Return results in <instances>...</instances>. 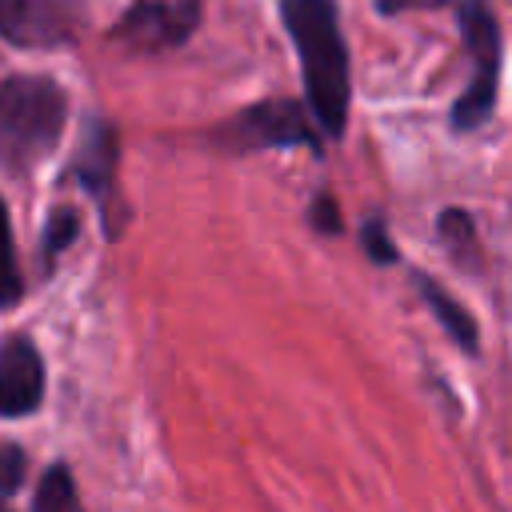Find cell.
I'll return each mask as SVG.
<instances>
[{
    "mask_svg": "<svg viewBox=\"0 0 512 512\" xmlns=\"http://www.w3.org/2000/svg\"><path fill=\"white\" fill-rule=\"evenodd\" d=\"M220 140L228 148H312L320 152V128L296 100H264L244 108Z\"/></svg>",
    "mask_w": 512,
    "mask_h": 512,
    "instance_id": "277c9868",
    "label": "cell"
},
{
    "mask_svg": "<svg viewBox=\"0 0 512 512\" xmlns=\"http://www.w3.org/2000/svg\"><path fill=\"white\" fill-rule=\"evenodd\" d=\"M24 292V280H20V264H16V244H12V220H8V208L0 200V308H12Z\"/></svg>",
    "mask_w": 512,
    "mask_h": 512,
    "instance_id": "7c38bea8",
    "label": "cell"
},
{
    "mask_svg": "<svg viewBox=\"0 0 512 512\" xmlns=\"http://www.w3.org/2000/svg\"><path fill=\"white\" fill-rule=\"evenodd\" d=\"M360 244H364V252H368L372 264H396V260H400L384 216H368V220L360 224Z\"/></svg>",
    "mask_w": 512,
    "mask_h": 512,
    "instance_id": "4fadbf2b",
    "label": "cell"
},
{
    "mask_svg": "<svg viewBox=\"0 0 512 512\" xmlns=\"http://www.w3.org/2000/svg\"><path fill=\"white\" fill-rule=\"evenodd\" d=\"M436 232H440L444 248L452 252V260H460V264H468V268L480 264V236H476V220H472L468 208H456V204L444 208V212L436 216Z\"/></svg>",
    "mask_w": 512,
    "mask_h": 512,
    "instance_id": "30bf717a",
    "label": "cell"
},
{
    "mask_svg": "<svg viewBox=\"0 0 512 512\" xmlns=\"http://www.w3.org/2000/svg\"><path fill=\"white\" fill-rule=\"evenodd\" d=\"M80 0H0V36L16 48H60L76 40Z\"/></svg>",
    "mask_w": 512,
    "mask_h": 512,
    "instance_id": "8992f818",
    "label": "cell"
},
{
    "mask_svg": "<svg viewBox=\"0 0 512 512\" xmlns=\"http://www.w3.org/2000/svg\"><path fill=\"white\" fill-rule=\"evenodd\" d=\"M116 164H120V136H116V128L104 124V120H92L84 128V140H80L72 164H68V176L88 196H96V208L104 212L108 236L120 232V216H124L120 196H116Z\"/></svg>",
    "mask_w": 512,
    "mask_h": 512,
    "instance_id": "5b68a950",
    "label": "cell"
},
{
    "mask_svg": "<svg viewBox=\"0 0 512 512\" xmlns=\"http://www.w3.org/2000/svg\"><path fill=\"white\" fill-rule=\"evenodd\" d=\"M44 400V356L28 336L0 344V416H28Z\"/></svg>",
    "mask_w": 512,
    "mask_h": 512,
    "instance_id": "ba28073f",
    "label": "cell"
},
{
    "mask_svg": "<svg viewBox=\"0 0 512 512\" xmlns=\"http://www.w3.org/2000/svg\"><path fill=\"white\" fill-rule=\"evenodd\" d=\"M460 36L472 60V76L452 104V128L472 132L488 124L496 108V88H500V24L488 0H460Z\"/></svg>",
    "mask_w": 512,
    "mask_h": 512,
    "instance_id": "3957f363",
    "label": "cell"
},
{
    "mask_svg": "<svg viewBox=\"0 0 512 512\" xmlns=\"http://www.w3.org/2000/svg\"><path fill=\"white\" fill-rule=\"evenodd\" d=\"M416 288H420L428 312L440 320V328L456 340V348H464L468 356H476V352H480V324H476V316H472L452 292H444L428 272H416Z\"/></svg>",
    "mask_w": 512,
    "mask_h": 512,
    "instance_id": "9c48e42d",
    "label": "cell"
},
{
    "mask_svg": "<svg viewBox=\"0 0 512 512\" xmlns=\"http://www.w3.org/2000/svg\"><path fill=\"white\" fill-rule=\"evenodd\" d=\"M0 512H8V508H4V504H0Z\"/></svg>",
    "mask_w": 512,
    "mask_h": 512,
    "instance_id": "ac0fdd59",
    "label": "cell"
},
{
    "mask_svg": "<svg viewBox=\"0 0 512 512\" xmlns=\"http://www.w3.org/2000/svg\"><path fill=\"white\" fill-rule=\"evenodd\" d=\"M448 0H376L380 16H400V12H428V8H444Z\"/></svg>",
    "mask_w": 512,
    "mask_h": 512,
    "instance_id": "e0dca14e",
    "label": "cell"
},
{
    "mask_svg": "<svg viewBox=\"0 0 512 512\" xmlns=\"http://www.w3.org/2000/svg\"><path fill=\"white\" fill-rule=\"evenodd\" d=\"M196 20L200 0H136L112 28V40H120L132 52H164L184 44Z\"/></svg>",
    "mask_w": 512,
    "mask_h": 512,
    "instance_id": "52a82bcc",
    "label": "cell"
},
{
    "mask_svg": "<svg viewBox=\"0 0 512 512\" xmlns=\"http://www.w3.org/2000/svg\"><path fill=\"white\" fill-rule=\"evenodd\" d=\"M308 220H312V228H316V232H324V236H336V232L344 228V220H340V208H336V200H332L328 192H320V196L312 200V208H308Z\"/></svg>",
    "mask_w": 512,
    "mask_h": 512,
    "instance_id": "2e32d148",
    "label": "cell"
},
{
    "mask_svg": "<svg viewBox=\"0 0 512 512\" xmlns=\"http://www.w3.org/2000/svg\"><path fill=\"white\" fill-rule=\"evenodd\" d=\"M280 16L300 52L308 112L324 136L340 140L352 108V68L336 0H280Z\"/></svg>",
    "mask_w": 512,
    "mask_h": 512,
    "instance_id": "6da1fadb",
    "label": "cell"
},
{
    "mask_svg": "<svg viewBox=\"0 0 512 512\" xmlns=\"http://www.w3.org/2000/svg\"><path fill=\"white\" fill-rule=\"evenodd\" d=\"M68 96L52 76L16 72L0 84V164L12 172L36 168L64 136Z\"/></svg>",
    "mask_w": 512,
    "mask_h": 512,
    "instance_id": "7a4b0ae2",
    "label": "cell"
},
{
    "mask_svg": "<svg viewBox=\"0 0 512 512\" xmlns=\"http://www.w3.org/2000/svg\"><path fill=\"white\" fill-rule=\"evenodd\" d=\"M32 512H84L80 504V492H76V480L68 472V464H52L40 484H36V500H32Z\"/></svg>",
    "mask_w": 512,
    "mask_h": 512,
    "instance_id": "8fae6325",
    "label": "cell"
},
{
    "mask_svg": "<svg viewBox=\"0 0 512 512\" xmlns=\"http://www.w3.org/2000/svg\"><path fill=\"white\" fill-rule=\"evenodd\" d=\"M24 480V452L16 444H0V500L12 496Z\"/></svg>",
    "mask_w": 512,
    "mask_h": 512,
    "instance_id": "9a60e30c",
    "label": "cell"
},
{
    "mask_svg": "<svg viewBox=\"0 0 512 512\" xmlns=\"http://www.w3.org/2000/svg\"><path fill=\"white\" fill-rule=\"evenodd\" d=\"M76 232H80V216H76V208H56L52 216H48V228H44V264H52V256L60 252V248H68L72 240H76Z\"/></svg>",
    "mask_w": 512,
    "mask_h": 512,
    "instance_id": "5bb4252c",
    "label": "cell"
}]
</instances>
